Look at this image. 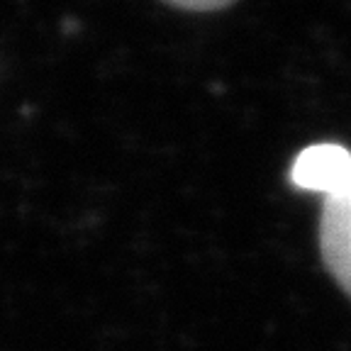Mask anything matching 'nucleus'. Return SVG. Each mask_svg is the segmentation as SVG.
<instances>
[{"mask_svg":"<svg viewBox=\"0 0 351 351\" xmlns=\"http://www.w3.org/2000/svg\"><path fill=\"white\" fill-rule=\"evenodd\" d=\"M166 5L186 12H217L232 8V0H166Z\"/></svg>","mask_w":351,"mask_h":351,"instance_id":"nucleus-3","label":"nucleus"},{"mask_svg":"<svg viewBox=\"0 0 351 351\" xmlns=\"http://www.w3.org/2000/svg\"><path fill=\"white\" fill-rule=\"evenodd\" d=\"M288 176L300 191L337 195L351 183V152L335 142L313 144L298 154Z\"/></svg>","mask_w":351,"mask_h":351,"instance_id":"nucleus-2","label":"nucleus"},{"mask_svg":"<svg viewBox=\"0 0 351 351\" xmlns=\"http://www.w3.org/2000/svg\"><path fill=\"white\" fill-rule=\"evenodd\" d=\"M319 252L329 276L351 298V183L337 195L322 197Z\"/></svg>","mask_w":351,"mask_h":351,"instance_id":"nucleus-1","label":"nucleus"}]
</instances>
